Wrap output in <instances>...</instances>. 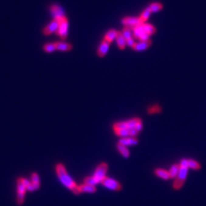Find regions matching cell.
<instances>
[{
	"label": "cell",
	"instance_id": "1",
	"mask_svg": "<svg viewBox=\"0 0 206 206\" xmlns=\"http://www.w3.org/2000/svg\"><path fill=\"white\" fill-rule=\"evenodd\" d=\"M56 172L58 178L64 186H67L69 189H70L75 195H79V194L81 193L79 190V186H77L75 182L69 176L63 164L58 163L56 166Z\"/></svg>",
	"mask_w": 206,
	"mask_h": 206
},
{
	"label": "cell",
	"instance_id": "2",
	"mask_svg": "<svg viewBox=\"0 0 206 206\" xmlns=\"http://www.w3.org/2000/svg\"><path fill=\"white\" fill-rule=\"evenodd\" d=\"M187 173H188V168L183 167H180L179 173L178 175H177V177L175 178L176 180L173 183L174 189H180V188L183 186V185L185 183V180H186V177H187Z\"/></svg>",
	"mask_w": 206,
	"mask_h": 206
},
{
	"label": "cell",
	"instance_id": "3",
	"mask_svg": "<svg viewBox=\"0 0 206 206\" xmlns=\"http://www.w3.org/2000/svg\"><path fill=\"white\" fill-rule=\"evenodd\" d=\"M57 34L62 39H65L68 34V21L66 18L59 21V27L57 31Z\"/></svg>",
	"mask_w": 206,
	"mask_h": 206
},
{
	"label": "cell",
	"instance_id": "4",
	"mask_svg": "<svg viewBox=\"0 0 206 206\" xmlns=\"http://www.w3.org/2000/svg\"><path fill=\"white\" fill-rule=\"evenodd\" d=\"M101 183L104 186H105L108 189H111V190L114 191H119L122 189V186L121 184H119L117 181L112 180L111 178H108V177H105V178L103 179L101 181Z\"/></svg>",
	"mask_w": 206,
	"mask_h": 206
},
{
	"label": "cell",
	"instance_id": "5",
	"mask_svg": "<svg viewBox=\"0 0 206 206\" xmlns=\"http://www.w3.org/2000/svg\"><path fill=\"white\" fill-rule=\"evenodd\" d=\"M107 170H108V165L105 163H101L95 170V173L93 174V177H95L98 181L101 183V180L106 177Z\"/></svg>",
	"mask_w": 206,
	"mask_h": 206
},
{
	"label": "cell",
	"instance_id": "6",
	"mask_svg": "<svg viewBox=\"0 0 206 206\" xmlns=\"http://www.w3.org/2000/svg\"><path fill=\"white\" fill-rule=\"evenodd\" d=\"M17 189H18V195H17V203L19 204H22L25 199V192H26V188L25 185L22 183V178H19L17 181Z\"/></svg>",
	"mask_w": 206,
	"mask_h": 206
},
{
	"label": "cell",
	"instance_id": "7",
	"mask_svg": "<svg viewBox=\"0 0 206 206\" xmlns=\"http://www.w3.org/2000/svg\"><path fill=\"white\" fill-rule=\"evenodd\" d=\"M122 22L125 26L130 27V28H134L137 25L144 24L140 17H125L122 19Z\"/></svg>",
	"mask_w": 206,
	"mask_h": 206
},
{
	"label": "cell",
	"instance_id": "8",
	"mask_svg": "<svg viewBox=\"0 0 206 206\" xmlns=\"http://www.w3.org/2000/svg\"><path fill=\"white\" fill-rule=\"evenodd\" d=\"M58 27H59V21L57 19H53L48 25L44 28V29L43 30V33L44 35H50L53 32H57Z\"/></svg>",
	"mask_w": 206,
	"mask_h": 206
},
{
	"label": "cell",
	"instance_id": "9",
	"mask_svg": "<svg viewBox=\"0 0 206 206\" xmlns=\"http://www.w3.org/2000/svg\"><path fill=\"white\" fill-rule=\"evenodd\" d=\"M180 167H186V168H191L193 169V170H199L201 168V166L198 163V162H196L195 160H186L183 159L182 160L180 164Z\"/></svg>",
	"mask_w": 206,
	"mask_h": 206
},
{
	"label": "cell",
	"instance_id": "10",
	"mask_svg": "<svg viewBox=\"0 0 206 206\" xmlns=\"http://www.w3.org/2000/svg\"><path fill=\"white\" fill-rule=\"evenodd\" d=\"M50 11H51L52 14H53V17H54V19L60 21L61 20V19L66 18L62 9H61L60 7L58 6V5H51V7H50Z\"/></svg>",
	"mask_w": 206,
	"mask_h": 206
},
{
	"label": "cell",
	"instance_id": "11",
	"mask_svg": "<svg viewBox=\"0 0 206 206\" xmlns=\"http://www.w3.org/2000/svg\"><path fill=\"white\" fill-rule=\"evenodd\" d=\"M108 49H109V43L107 42L106 41H104L100 44L99 47L98 49V55L100 57H102L105 56V54L108 52Z\"/></svg>",
	"mask_w": 206,
	"mask_h": 206
},
{
	"label": "cell",
	"instance_id": "12",
	"mask_svg": "<svg viewBox=\"0 0 206 206\" xmlns=\"http://www.w3.org/2000/svg\"><path fill=\"white\" fill-rule=\"evenodd\" d=\"M119 144H122L124 146H128V145H136L138 143V140L136 137H122L119 141Z\"/></svg>",
	"mask_w": 206,
	"mask_h": 206
},
{
	"label": "cell",
	"instance_id": "13",
	"mask_svg": "<svg viewBox=\"0 0 206 206\" xmlns=\"http://www.w3.org/2000/svg\"><path fill=\"white\" fill-rule=\"evenodd\" d=\"M150 40L147 41H141L139 43H135L134 45L133 46L132 48L134 50H137V51H142V50H146L149 47V46L150 45L151 42H150Z\"/></svg>",
	"mask_w": 206,
	"mask_h": 206
},
{
	"label": "cell",
	"instance_id": "14",
	"mask_svg": "<svg viewBox=\"0 0 206 206\" xmlns=\"http://www.w3.org/2000/svg\"><path fill=\"white\" fill-rule=\"evenodd\" d=\"M79 190L80 192H87V193H94L96 192V188L94 186L88 184H83L79 186Z\"/></svg>",
	"mask_w": 206,
	"mask_h": 206
},
{
	"label": "cell",
	"instance_id": "15",
	"mask_svg": "<svg viewBox=\"0 0 206 206\" xmlns=\"http://www.w3.org/2000/svg\"><path fill=\"white\" fill-rule=\"evenodd\" d=\"M154 173L155 175H156V177H160V178L163 179V180H167L170 179V173H169V172L165 170H163V169H156Z\"/></svg>",
	"mask_w": 206,
	"mask_h": 206
},
{
	"label": "cell",
	"instance_id": "16",
	"mask_svg": "<svg viewBox=\"0 0 206 206\" xmlns=\"http://www.w3.org/2000/svg\"><path fill=\"white\" fill-rule=\"evenodd\" d=\"M116 41H117V44L118 46V48L123 50L125 47V45H126V39H125V37L123 36L122 33L118 32L117 37H116Z\"/></svg>",
	"mask_w": 206,
	"mask_h": 206
},
{
	"label": "cell",
	"instance_id": "17",
	"mask_svg": "<svg viewBox=\"0 0 206 206\" xmlns=\"http://www.w3.org/2000/svg\"><path fill=\"white\" fill-rule=\"evenodd\" d=\"M55 45H56L57 50H60V51H69L72 48L71 44L65 42H56Z\"/></svg>",
	"mask_w": 206,
	"mask_h": 206
},
{
	"label": "cell",
	"instance_id": "18",
	"mask_svg": "<svg viewBox=\"0 0 206 206\" xmlns=\"http://www.w3.org/2000/svg\"><path fill=\"white\" fill-rule=\"evenodd\" d=\"M131 29H132L133 35H134V38H137V39H138L141 34H143L144 33L143 24L142 25H137V26L134 27V28H131Z\"/></svg>",
	"mask_w": 206,
	"mask_h": 206
},
{
	"label": "cell",
	"instance_id": "19",
	"mask_svg": "<svg viewBox=\"0 0 206 206\" xmlns=\"http://www.w3.org/2000/svg\"><path fill=\"white\" fill-rule=\"evenodd\" d=\"M117 34H118V31H116L115 30H114V29L110 30V31H108V32L106 33V34H105V39L104 40L106 41L107 42H108L110 44L111 42H112L113 40H114L115 38H116Z\"/></svg>",
	"mask_w": 206,
	"mask_h": 206
},
{
	"label": "cell",
	"instance_id": "20",
	"mask_svg": "<svg viewBox=\"0 0 206 206\" xmlns=\"http://www.w3.org/2000/svg\"><path fill=\"white\" fill-rule=\"evenodd\" d=\"M180 165H178V164H173V165L172 166L170 171H169L170 179H175L177 177L179 171H180Z\"/></svg>",
	"mask_w": 206,
	"mask_h": 206
},
{
	"label": "cell",
	"instance_id": "21",
	"mask_svg": "<svg viewBox=\"0 0 206 206\" xmlns=\"http://www.w3.org/2000/svg\"><path fill=\"white\" fill-rule=\"evenodd\" d=\"M117 149L119 151V153H120L121 154L124 156V157H125V158L129 157V156H130L129 150L127 149V147H125V146L122 145V144H119L118 143V144H117Z\"/></svg>",
	"mask_w": 206,
	"mask_h": 206
},
{
	"label": "cell",
	"instance_id": "22",
	"mask_svg": "<svg viewBox=\"0 0 206 206\" xmlns=\"http://www.w3.org/2000/svg\"><path fill=\"white\" fill-rule=\"evenodd\" d=\"M31 183H32L33 186H34L35 190L39 189L40 180H39V177H38V175L36 173H32V175H31Z\"/></svg>",
	"mask_w": 206,
	"mask_h": 206
},
{
	"label": "cell",
	"instance_id": "23",
	"mask_svg": "<svg viewBox=\"0 0 206 206\" xmlns=\"http://www.w3.org/2000/svg\"><path fill=\"white\" fill-rule=\"evenodd\" d=\"M143 27H144V32L148 34L149 35H151V34H154L156 32V28L153 26V25H150V24L144 23L143 24Z\"/></svg>",
	"mask_w": 206,
	"mask_h": 206
},
{
	"label": "cell",
	"instance_id": "24",
	"mask_svg": "<svg viewBox=\"0 0 206 206\" xmlns=\"http://www.w3.org/2000/svg\"><path fill=\"white\" fill-rule=\"evenodd\" d=\"M100 182L97 180L95 177H94L93 176L92 177H88L86 178H85L84 180V184H88V185H91V186H95V185L99 183Z\"/></svg>",
	"mask_w": 206,
	"mask_h": 206
},
{
	"label": "cell",
	"instance_id": "25",
	"mask_svg": "<svg viewBox=\"0 0 206 206\" xmlns=\"http://www.w3.org/2000/svg\"><path fill=\"white\" fill-rule=\"evenodd\" d=\"M132 29L130 27H125L123 29V31H122V34L126 40L132 38Z\"/></svg>",
	"mask_w": 206,
	"mask_h": 206
},
{
	"label": "cell",
	"instance_id": "26",
	"mask_svg": "<svg viewBox=\"0 0 206 206\" xmlns=\"http://www.w3.org/2000/svg\"><path fill=\"white\" fill-rule=\"evenodd\" d=\"M150 14H151V11H150V8L147 7V8L146 9L144 10L142 13H141V16H140V19H141V20H142V22L144 23V22H145L148 19V18L150 17Z\"/></svg>",
	"mask_w": 206,
	"mask_h": 206
},
{
	"label": "cell",
	"instance_id": "27",
	"mask_svg": "<svg viewBox=\"0 0 206 206\" xmlns=\"http://www.w3.org/2000/svg\"><path fill=\"white\" fill-rule=\"evenodd\" d=\"M44 51L47 52V53H51V52H53L55 50H57L55 43H49V44H46L44 46Z\"/></svg>",
	"mask_w": 206,
	"mask_h": 206
},
{
	"label": "cell",
	"instance_id": "28",
	"mask_svg": "<svg viewBox=\"0 0 206 206\" xmlns=\"http://www.w3.org/2000/svg\"><path fill=\"white\" fill-rule=\"evenodd\" d=\"M148 7L150 8L151 12H158V11H160V9H162L163 5H161L160 3H157V2H156V3L150 4V6H148Z\"/></svg>",
	"mask_w": 206,
	"mask_h": 206
},
{
	"label": "cell",
	"instance_id": "29",
	"mask_svg": "<svg viewBox=\"0 0 206 206\" xmlns=\"http://www.w3.org/2000/svg\"><path fill=\"white\" fill-rule=\"evenodd\" d=\"M115 132L118 136H120L122 137H126L129 136V130L128 129L115 130Z\"/></svg>",
	"mask_w": 206,
	"mask_h": 206
},
{
	"label": "cell",
	"instance_id": "30",
	"mask_svg": "<svg viewBox=\"0 0 206 206\" xmlns=\"http://www.w3.org/2000/svg\"><path fill=\"white\" fill-rule=\"evenodd\" d=\"M140 120H141V119H139V118H133V119H131V120H129V121H127L128 129H134V128H135L137 123L139 122Z\"/></svg>",
	"mask_w": 206,
	"mask_h": 206
},
{
	"label": "cell",
	"instance_id": "31",
	"mask_svg": "<svg viewBox=\"0 0 206 206\" xmlns=\"http://www.w3.org/2000/svg\"><path fill=\"white\" fill-rule=\"evenodd\" d=\"M138 40H139L140 41H149V40H150V35H149L148 34H147V33L144 32V34H141V36H140V38H138Z\"/></svg>",
	"mask_w": 206,
	"mask_h": 206
},
{
	"label": "cell",
	"instance_id": "32",
	"mask_svg": "<svg viewBox=\"0 0 206 206\" xmlns=\"http://www.w3.org/2000/svg\"><path fill=\"white\" fill-rule=\"evenodd\" d=\"M142 128H143L142 123H141V121L140 120L139 122H138L137 123V125H136V126H135V128H134V129H135L137 131H138V132H140V131H141V130H142Z\"/></svg>",
	"mask_w": 206,
	"mask_h": 206
},
{
	"label": "cell",
	"instance_id": "33",
	"mask_svg": "<svg viewBox=\"0 0 206 206\" xmlns=\"http://www.w3.org/2000/svg\"><path fill=\"white\" fill-rule=\"evenodd\" d=\"M129 130V136H131V137H135L138 134V131H136L135 129H128Z\"/></svg>",
	"mask_w": 206,
	"mask_h": 206
},
{
	"label": "cell",
	"instance_id": "34",
	"mask_svg": "<svg viewBox=\"0 0 206 206\" xmlns=\"http://www.w3.org/2000/svg\"><path fill=\"white\" fill-rule=\"evenodd\" d=\"M126 44H127V45H128V46H129V47H132L134 45V44H135V43H134V40H133V38H130V39L126 40Z\"/></svg>",
	"mask_w": 206,
	"mask_h": 206
}]
</instances>
